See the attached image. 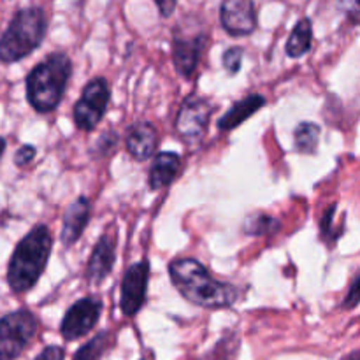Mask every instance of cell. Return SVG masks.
<instances>
[{"mask_svg":"<svg viewBox=\"0 0 360 360\" xmlns=\"http://www.w3.org/2000/svg\"><path fill=\"white\" fill-rule=\"evenodd\" d=\"M176 290L193 304L207 309L231 308L238 301V288L211 276L195 259H176L169 266Z\"/></svg>","mask_w":360,"mask_h":360,"instance_id":"6da1fadb","label":"cell"},{"mask_svg":"<svg viewBox=\"0 0 360 360\" xmlns=\"http://www.w3.org/2000/svg\"><path fill=\"white\" fill-rule=\"evenodd\" d=\"M53 248L51 232L39 224L14 248L7 269V283L14 294H25L37 283Z\"/></svg>","mask_w":360,"mask_h":360,"instance_id":"7a4b0ae2","label":"cell"},{"mask_svg":"<svg viewBox=\"0 0 360 360\" xmlns=\"http://www.w3.org/2000/svg\"><path fill=\"white\" fill-rule=\"evenodd\" d=\"M72 74V62L65 53H53L27 76V97L37 112H49L60 104L67 81Z\"/></svg>","mask_w":360,"mask_h":360,"instance_id":"3957f363","label":"cell"},{"mask_svg":"<svg viewBox=\"0 0 360 360\" xmlns=\"http://www.w3.org/2000/svg\"><path fill=\"white\" fill-rule=\"evenodd\" d=\"M48 28V18L41 7H25L11 20L0 35V62L13 63L34 53L42 44Z\"/></svg>","mask_w":360,"mask_h":360,"instance_id":"277c9868","label":"cell"},{"mask_svg":"<svg viewBox=\"0 0 360 360\" xmlns=\"http://www.w3.org/2000/svg\"><path fill=\"white\" fill-rule=\"evenodd\" d=\"M37 319L28 309L0 319V360H14L23 354L37 334Z\"/></svg>","mask_w":360,"mask_h":360,"instance_id":"5b68a950","label":"cell"},{"mask_svg":"<svg viewBox=\"0 0 360 360\" xmlns=\"http://www.w3.org/2000/svg\"><path fill=\"white\" fill-rule=\"evenodd\" d=\"M109 98H111V91L104 77H95L88 81L81 98L74 105V122L77 129L86 130V132L94 130L108 111Z\"/></svg>","mask_w":360,"mask_h":360,"instance_id":"8992f818","label":"cell"},{"mask_svg":"<svg viewBox=\"0 0 360 360\" xmlns=\"http://www.w3.org/2000/svg\"><path fill=\"white\" fill-rule=\"evenodd\" d=\"M214 108L202 97H188L176 116V132L185 143L195 144L202 139Z\"/></svg>","mask_w":360,"mask_h":360,"instance_id":"52a82bcc","label":"cell"},{"mask_svg":"<svg viewBox=\"0 0 360 360\" xmlns=\"http://www.w3.org/2000/svg\"><path fill=\"white\" fill-rule=\"evenodd\" d=\"M101 313L102 301L98 297H84L74 302L63 316L62 326H60L63 340L76 341L91 333L94 327L97 326L98 319H101Z\"/></svg>","mask_w":360,"mask_h":360,"instance_id":"ba28073f","label":"cell"},{"mask_svg":"<svg viewBox=\"0 0 360 360\" xmlns=\"http://www.w3.org/2000/svg\"><path fill=\"white\" fill-rule=\"evenodd\" d=\"M148 280H150V262L141 260L132 264L125 271L122 280V297H120V308L123 315L134 316L139 313L146 301Z\"/></svg>","mask_w":360,"mask_h":360,"instance_id":"9c48e42d","label":"cell"},{"mask_svg":"<svg viewBox=\"0 0 360 360\" xmlns=\"http://www.w3.org/2000/svg\"><path fill=\"white\" fill-rule=\"evenodd\" d=\"M220 21L227 34L236 37L253 34L257 28L255 4L250 0H227L220 6Z\"/></svg>","mask_w":360,"mask_h":360,"instance_id":"30bf717a","label":"cell"},{"mask_svg":"<svg viewBox=\"0 0 360 360\" xmlns=\"http://www.w3.org/2000/svg\"><path fill=\"white\" fill-rule=\"evenodd\" d=\"M116 260V239L105 232L94 246L86 267V280L91 285H101L112 271Z\"/></svg>","mask_w":360,"mask_h":360,"instance_id":"8fae6325","label":"cell"},{"mask_svg":"<svg viewBox=\"0 0 360 360\" xmlns=\"http://www.w3.org/2000/svg\"><path fill=\"white\" fill-rule=\"evenodd\" d=\"M204 41H206V37L202 34L195 35V37H185V35L179 34L174 35L172 60H174L176 70L183 77H192V74L195 72L204 48Z\"/></svg>","mask_w":360,"mask_h":360,"instance_id":"7c38bea8","label":"cell"},{"mask_svg":"<svg viewBox=\"0 0 360 360\" xmlns=\"http://www.w3.org/2000/svg\"><path fill=\"white\" fill-rule=\"evenodd\" d=\"M90 220V200L86 197H77L63 214L62 234L60 239L65 246H72L81 238Z\"/></svg>","mask_w":360,"mask_h":360,"instance_id":"4fadbf2b","label":"cell"},{"mask_svg":"<svg viewBox=\"0 0 360 360\" xmlns=\"http://www.w3.org/2000/svg\"><path fill=\"white\" fill-rule=\"evenodd\" d=\"M158 143L157 129L150 122L136 123L127 134V150L136 160H148L155 153Z\"/></svg>","mask_w":360,"mask_h":360,"instance_id":"5bb4252c","label":"cell"},{"mask_svg":"<svg viewBox=\"0 0 360 360\" xmlns=\"http://www.w3.org/2000/svg\"><path fill=\"white\" fill-rule=\"evenodd\" d=\"M181 169V158L179 155L172 153V151H160L155 155L153 165H151L150 176H148V183H150L151 190H160L171 185L179 174Z\"/></svg>","mask_w":360,"mask_h":360,"instance_id":"9a60e30c","label":"cell"},{"mask_svg":"<svg viewBox=\"0 0 360 360\" xmlns=\"http://www.w3.org/2000/svg\"><path fill=\"white\" fill-rule=\"evenodd\" d=\"M266 105V98L259 94L253 95H246L243 101L236 102L225 116H221L220 122H218V129L224 130V132H229V130H234L236 127L241 125L243 122L250 118L252 115H255L260 108Z\"/></svg>","mask_w":360,"mask_h":360,"instance_id":"2e32d148","label":"cell"},{"mask_svg":"<svg viewBox=\"0 0 360 360\" xmlns=\"http://www.w3.org/2000/svg\"><path fill=\"white\" fill-rule=\"evenodd\" d=\"M311 41H313V25L311 20L308 18H302L297 21V25L292 30L290 37H288L287 46H285V51L290 58H301L302 55L311 49Z\"/></svg>","mask_w":360,"mask_h":360,"instance_id":"e0dca14e","label":"cell"},{"mask_svg":"<svg viewBox=\"0 0 360 360\" xmlns=\"http://www.w3.org/2000/svg\"><path fill=\"white\" fill-rule=\"evenodd\" d=\"M295 150L301 153L313 155L319 148V137H320V127L316 123L302 122L295 129Z\"/></svg>","mask_w":360,"mask_h":360,"instance_id":"ac0fdd59","label":"cell"},{"mask_svg":"<svg viewBox=\"0 0 360 360\" xmlns=\"http://www.w3.org/2000/svg\"><path fill=\"white\" fill-rule=\"evenodd\" d=\"M109 345H111V336H109L108 330H102V333H98L94 340H90L86 345H83V347L76 352L72 360H101L104 352L109 348Z\"/></svg>","mask_w":360,"mask_h":360,"instance_id":"d6986e66","label":"cell"},{"mask_svg":"<svg viewBox=\"0 0 360 360\" xmlns=\"http://www.w3.org/2000/svg\"><path fill=\"white\" fill-rule=\"evenodd\" d=\"M280 229V221L266 213L250 214L245 221V232L250 236H269Z\"/></svg>","mask_w":360,"mask_h":360,"instance_id":"ffe728a7","label":"cell"},{"mask_svg":"<svg viewBox=\"0 0 360 360\" xmlns=\"http://www.w3.org/2000/svg\"><path fill=\"white\" fill-rule=\"evenodd\" d=\"M243 55L245 51L241 48H229L224 53V67L229 70V74H238L241 70Z\"/></svg>","mask_w":360,"mask_h":360,"instance_id":"44dd1931","label":"cell"},{"mask_svg":"<svg viewBox=\"0 0 360 360\" xmlns=\"http://www.w3.org/2000/svg\"><path fill=\"white\" fill-rule=\"evenodd\" d=\"M34 158H35V148L30 146V144H25V146H21L20 150L16 151V155H14V164H16L18 167H25V165L30 164Z\"/></svg>","mask_w":360,"mask_h":360,"instance_id":"7402d4cb","label":"cell"},{"mask_svg":"<svg viewBox=\"0 0 360 360\" xmlns=\"http://www.w3.org/2000/svg\"><path fill=\"white\" fill-rule=\"evenodd\" d=\"M359 302H360V274H359L357 280L354 281V285L350 287V290H348L347 299H345V302H343V308L354 309Z\"/></svg>","mask_w":360,"mask_h":360,"instance_id":"603a6c76","label":"cell"},{"mask_svg":"<svg viewBox=\"0 0 360 360\" xmlns=\"http://www.w3.org/2000/svg\"><path fill=\"white\" fill-rule=\"evenodd\" d=\"M65 359V352L60 347H46L41 354L35 357V360H63Z\"/></svg>","mask_w":360,"mask_h":360,"instance_id":"cb8c5ba5","label":"cell"},{"mask_svg":"<svg viewBox=\"0 0 360 360\" xmlns=\"http://www.w3.org/2000/svg\"><path fill=\"white\" fill-rule=\"evenodd\" d=\"M341 7L347 9L348 18H350L354 23H360V2H348V4H343Z\"/></svg>","mask_w":360,"mask_h":360,"instance_id":"d4e9b609","label":"cell"},{"mask_svg":"<svg viewBox=\"0 0 360 360\" xmlns=\"http://www.w3.org/2000/svg\"><path fill=\"white\" fill-rule=\"evenodd\" d=\"M157 6H158V9H160L162 16L167 18V16H171L172 9L176 7V2H157Z\"/></svg>","mask_w":360,"mask_h":360,"instance_id":"484cf974","label":"cell"},{"mask_svg":"<svg viewBox=\"0 0 360 360\" xmlns=\"http://www.w3.org/2000/svg\"><path fill=\"white\" fill-rule=\"evenodd\" d=\"M6 139H4V137H0V158H2V155H4V151H6Z\"/></svg>","mask_w":360,"mask_h":360,"instance_id":"4316f807","label":"cell"},{"mask_svg":"<svg viewBox=\"0 0 360 360\" xmlns=\"http://www.w3.org/2000/svg\"><path fill=\"white\" fill-rule=\"evenodd\" d=\"M347 360H360V350L359 352H354V354H352Z\"/></svg>","mask_w":360,"mask_h":360,"instance_id":"83f0119b","label":"cell"}]
</instances>
